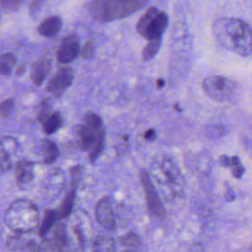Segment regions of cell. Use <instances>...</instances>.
<instances>
[{
	"mask_svg": "<svg viewBox=\"0 0 252 252\" xmlns=\"http://www.w3.org/2000/svg\"><path fill=\"white\" fill-rule=\"evenodd\" d=\"M75 199H76V190L72 189L70 192H68L66 194L61 205L56 210L57 217H58L59 220H64L70 216V214L72 213L74 204H75Z\"/></svg>",
	"mask_w": 252,
	"mask_h": 252,
	"instance_id": "e0dca14e",
	"label": "cell"
},
{
	"mask_svg": "<svg viewBox=\"0 0 252 252\" xmlns=\"http://www.w3.org/2000/svg\"><path fill=\"white\" fill-rule=\"evenodd\" d=\"M213 32L224 48L241 56L252 53V29L240 19L222 18L214 23Z\"/></svg>",
	"mask_w": 252,
	"mask_h": 252,
	"instance_id": "7a4b0ae2",
	"label": "cell"
},
{
	"mask_svg": "<svg viewBox=\"0 0 252 252\" xmlns=\"http://www.w3.org/2000/svg\"><path fill=\"white\" fill-rule=\"evenodd\" d=\"M62 26V21L58 16L46 18L37 28L38 32L45 37H52L58 33Z\"/></svg>",
	"mask_w": 252,
	"mask_h": 252,
	"instance_id": "2e32d148",
	"label": "cell"
},
{
	"mask_svg": "<svg viewBox=\"0 0 252 252\" xmlns=\"http://www.w3.org/2000/svg\"><path fill=\"white\" fill-rule=\"evenodd\" d=\"M24 71H25V65H24V64H21V65L18 67V69H17L16 73H17V75H18V76H20Z\"/></svg>",
	"mask_w": 252,
	"mask_h": 252,
	"instance_id": "836d02e7",
	"label": "cell"
},
{
	"mask_svg": "<svg viewBox=\"0 0 252 252\" xmlns=\"http://www.w3.org/2000/svg\"><path fill=\"white\" fill-rule=\"evenodd\" d=\"M34 179L33 162L22 159L16 164V180L21 188H27Z\"/></svg>",
	"mask_w": 252,
	"mask_h": 252,
	"instance_id": "4fadbf2b",
	"label": "cell"
},
{
	"mask_svg": "<svg viewBox=\"0 0 252 252\" xmlns=\"http://www.w3.org/2000/svg\"><path fill=\"white\" fill-rule=\"evenodd\" d=\"M80 42L75 35H68L61 41L57 49L56 57L60 63L68 64L73 62L80 54Z\"/></svg>",
	"mask_w": 252,
	"mask_h": 252,
	"instance_id": "8fae6325",
	"label": "cell"
},
{
	"mask_svg": "<svg viewBox=\"0 0 252 252\" xmlns=\"http://www.w3.org/2000/svg\"><path fill=\"white\" fill-rule=\"evenodd\" d=\"M96 221L105 229H113L115 226V218L111 206L110 199L104 197L100 199L94 209Z\"/></svg>",
	"mask_w": 252,
	"mask_h": 252,
	"instance_id": "7c38bea8",
	"label": "cell"
},
{
	"mask_svg": "<svg viewBox=\"0 0 252 252\" xmlns=\"http://www.w3.org/2000/svg\"><path fill=\"white\" fill-rule=\"evenodd\" d=\"M84 175V167L80 164L73 166L70 169V176H71V183L73 185V189H75L79 183L81 182Z\"/></svg>",
	"mask_w": 252,
	"mask_h": 252,
	"instance_id": "484cf974",
	"label": "cell"
},
{
	"mask_svg": "<svg viewBox=\"0 0 252 252\" xmlns=\"http://www.w3.org/2000/svg\"><path fill=\"white\" fill-rule=\"evenodd\" d=\"M163 85H164V81L163 80H158L157 81V87L159 89V88H161V87H163Z\"/></svg>",
	"mask_w": 252,
	"mask_h": 252,
	"instance_id": "e575fe53",
	"label": "cell"
},
{
	"mask_svg": "<svg viewBox=\"0 0 252 252\" xmlns=\"http://www.w3.org/2000/svg\"><path fill=\"white\" fill-rule=\"evenodd\" d=\"M43 3V0H33L31 3V7H30V12L31 14H34L37 13L39 11V9L41 8Z\"/></svg>",
	"mask_w": 252,
	"mask_h": 252,
	"instance_id": "1f68e13d",
	"label": "cell"
},
{
	"mask_svg": "<svg viewBox=\"0 0 252 252\" xmlns=\"http://www.w3.org/2000/svg\"><path fill=\"white\" fill-rule=\"evenodd\" d=\"M57 220H59L57 217L56 210H47L44 213L42 220L40 221V224H39V229H38L39 235L42 237L46 236L51 231V229L53 228Z\"/></svg>",
	"mask_w": 252,
	"mask_h": 252,
	"instance_id": "ac0fdd59",
	"label": "cell"
},
{
	"mask_svg": "<svg viewBox=\"0 0 252 252\" xmlns=\"http://www.w3.org/2000/svg\"><path fill=\"white\" fill-rule=\"evenodd\" d=\"M144 136H145V139H146V140H148V141H153V140H155V138H156V131L153 130V129L147 130Z\"/></svg>",
	"mask_w": 252,
	"mask_h": 252,
	"instance_id": "d6a6232c",
	"label": "cell"
},
{
	"mask_svg": "<svg viewBox=\"0 0 252 252\" xmlns=\"http://www.w3.org/2000/svg\"><path fill=\"white\" fill-rule=\"evenodd\" d=\"M51 237L47 244L54 252H73L79 246L75 232L71 233L68 225L64 222H56L51 229Z\"/></svg>",
	"mask_w": 252,
	"mask_h": 252,
	"instance_id": "ba28073f",
	"label": "cell"
},
{
	"mask_svg": "<svg viewBox=\"0 0 252 252\" xmlns=\"http://www.w3.org/2000/svg\"><path fill=\"white\" fill-rule=\"evenodd\" d=\"M151 181L160 199L175 204L185 196V181L177 165L167 158L157 159L149 172Z\"/></svg>",
	"mask_w": 252,
	"mask_h": 252,
	"instance_id": "6da1fadb",
	"label": "cell"
},
{
	"mask_svg": "<svg viewBox=\"0 0 252 252\" xmlns=\"http://www.w3.org/2000/svg\"><path fill=\"white\" fill-rule=\"evenodd\" d=\"M40 150L42 153L43 162L50 164L53 163L59 156V151L54 142L50 140H43L40 145Z\"/></svg>",
	"mask_w": 252,
	"mask_h": 252,
	"instance_id": "44dd1931",
	"label": "cell"
},
{
	"mask_svg": "<svg viewBox=\"0 0 252 252\" xmlns=\"http://www.w3.org/2000/svg\"><path fill=\"white\" fill-rule=\"evenodd\" d=\"M16 57L11 53L0 54V74L10 75L16 65Z\"/></svg>",
	"mask_w": 252,
	"mask_h": 252,
	"instance_id": "603a6c76",
	"label": "cell"
},
{
	"mask_svg": "<svg viewBox=\"0 0 252 252\" xmlns=\"http://www.w3.org/2000/svg\"><path fill=\"white\" fill-rule=\"evenodd\" d=\"M2 6L8 10H16L23 2V0H0Z\"/></svg>",
	"mask_w": 252,
	"mask_h": 252,
	"instance_id": "4dcf8cb0",
	"label": "cell"
},
{
	"mask_svg": "<svg viewBox=\"0 0 252 252\" xmlns=\"http://www.w3.org/2000/svg\"><path fill=\"white\" fill-rule=\"evenodd\" d=\"M51 67V59L49 57H44L39 59L32 68V81L35 86H40L48 75Z\"/></svg>",
	"mask_w": 252,
	"mask_h": 252,
	"instance_id": "9a60e30c",
	"label": "cell"
},
{
	"mask_svg": "<svg viewBox=\"0 0 252 252\" xmlns=\"http://www.w3.org/2000/svg\"><path fill=\"white\" fill-rule=\"evenodd\" d=\"M120 243L122 246H124L126 249H131L134 251H138L140 247V240L138 235H136L133 232H129L123 236L120 237L119 239Z\"/></svg>",
	"mask_w": 252,
	"mask_h": 252,
	"instance_id": "cb8c5ba5",
	"label": "cell"
},
{
	"mask_svg": "<svg viewBox=\"0 0 252 252\" xmlns=\"http://www.w3.org/2000/svg\"><path fill=\"white\" fill-rule=\"evenodd\" d=\"M225 133H226V128L220 124L210 125L206 129L207 136H209L211 138H220V137L224 136Z\"/></svg>",
	"mask_w": 252,
	"mask_h": 252,
	"instance_id": "4316f807",
	"label": "cell"
},
{
	"mask_svg": "<svg viewBox=\"0 0 252 252\" xmlns=\"http://www.w3.org/2000/svg\"><path fill=\"white\" fill-rule=\"evenodd\" d=\"M148 2L149 0H94L91 5V14L99 22H111L134 14Z\"/></svg>",
	"mask_w": 252,
	"mask_h": 252,
	"instance_id": "5b68a950",
	"label": "cell"
},
{
	"mask_svg": "<svg viewBox=\"0 0 252 252\" xmlns=\"http://www.w3.org/2000/svg\"><path fill=\"white\" fill-rule=\"evenodd\" d=\"M39 220L38 207L28 199L14 201L4 215L6 225L19 234L32 231L39 225Z\"/></svg>",
	"mask_w": 252,
	"mask_h": 252,
	"instance_id": "3957f363",
	"label": "cell"
},
{
	"mask_svg": "<svg viewBox=\"0 0 252 252\" xmlns=\"http://www.w3.org/2000/svg\"><path fill=\"white\" fill-rule=\"evenodd\" d=\"M16 153V143L11 139L0 141V168L5 171L13 166V156Z\"/></svg>",
	"mask_w": 252,
	"mask_h": 252,
	"instance_id": "5bb4252c",
	"label": "cell"
},
{
	"mask_svg": "<svg viewBox=\"0 0 252 252\" xmlns=\"http://www.w3.org/2000/svg\"><path fill=\"white\" fill-rule=\"evenodd\" d=\"M43 131L46 134L55 133L62 125V117L61 114L57 111L49 113V115L41 122Z\"/></svg>",
	"mask_w": 252,
	"mask_h": 252,
	"instance_id": "7402d4cb",
	"label": "cell"
},
{
	"mask_svg": "<svg viewBox=\"0 0 252 252\" xmlns=\"http://www.w3.org/2000/svg\"><path fill=\"white\" fill-rule=\"evenodd\" d=\"M140 178H141V183L142 187L145 193V198L147 202V207L149 211L156 217H162L165 213L164 207L162 205L161 199L154 187L149 172L146 170H141L140 173Z\"/></svg>",
	"mask_w": 252,
	"mask_h": 252,
	"instance_id": "9c48e42d",
	"label": "cell"
},
{
	"mask_svg": "<svg viewBox=\"0 0 252 252\" xmlns=\"http://www.w3.org/2000/svg\"><path fill=\"white\" fill-rule=\"evenodd\" d=\"M74 79V71L70 67H63L58 70L55 76L49 81L47 91L55 97L61 96L71 86Z\"/></svg>",
	"mask_w": 252,
	"mask_h": 252,
	"instance_id": "30bf717a",
	"label": "cell"
},
{
	"mask_svg": "<svg viewBox=\"0 0 252 252\" xmlns=\"http://www.w3.org/2000/svg\"><path fill=\"white\" fill-rule=\"evenodd\" d=\"M168 26V16L156 7H150L137 24L138 32L149 41L161 38Z\"/></svg>",
	"mask_w": 252,
	"mask_h": 252,
	"instance_id": "52a82bcc",
	"label": "cell"
},
{
	"mask_svg": "<svg viewBox=\"0 0 252 252\" xmlns=\"http://www.w3.org/2000/svg\"><path fill=\"white\" fill-rule=\"evenodd\" d=\"M78 136L83 151L89 153V160L95 161L101 155L105 144V129L101 118L94 112H88L79 126Z\"/></svg>",
	"mask_w": 252,
	"mask_h": 252,
	"instance_id": "277c9868",
	"label": "cell"
},
{
	"mask_svg": "<svg viewBox=\"0 0 252 252\" xmlns=\"http://www.w3.org/2000/svg\"><path fill=\"white\" fill-rule=\"evenodd\" d=\"M94 54V44L93 41H87L82 49L80 50V55L84 59H91Z\"/></svg>",
	"mask_w": 252,
	"mask_h": 252,
	"instance_id": "f546056e",
	"label": "cell"
},
{
	"mask_svg": "<svg viewBox=\"0 0 252 252\" xmlns=\"http://www.w3.org/2000/svg\"><path fill=\"white\" fill-rule=\"evenodd\" d=\"M21 250L22 252H44L45 244H40L35 241H29L25 243Z\"/></svg>",
	"mask_w": 252,
	"mask_h": 252,
	"instance_id": "83f0119b",
	"label": "cell"
},
{
	"mask_svg": "<svg viewBox=\"0 0 252 252\" xmlns=\"http://www.w3.org/2000/svg\"><path fill=\"white\" fill-rule=\"evenodd\" d=\"M15 106V100L13 98H6L0 103V115L8 116Z\"/></svg>",
	"mask_w": 252,
	"mask_h": 252,
	"instance_id": "f1b7e54d",
	"label": "cell"
},
{
	"mask_svg": "<svg viewBox=\"0 0 252 252\" xmlns=\"http://www.w3.org/2000/svg\"><path fill=\"white\" fill-rule=\"evenodd\" d=\"M207 95L219 102H231L239 94V87L233 80L220 75L207 77L203 82Z\"/></svg>",
	"mask_w": 252,
	"mask_h": 252,
	"instance_id": "8992f818",
	"label": "cell"
},
{
	"mask_svg": "<svg viewBox=\"0 0 252 252\" xmlns=\"http://www.w3.org/2000/svg\"><path fill=\"white\" fill-rule=\"evenodd\" d=\"M220 162L222 166H226L229 167L231 169L232 175L239 179L242 177L243 173H244V167L240 162V159L238 158V157L234 156V157H227V156H221L220 158Z\"/></svg>",
	"mask_w": 252,
	"mask_h": 252,
	"instance_id": "d6986e66",
	"label": "cell"
},
{
	"mask_svg": "<svg viewBox=\"0 0 252 252\" xmlns=\"http://www.w3.org/2000/svg\"><path fill=\"white\" fill-rule=\"evenodd\" d=\"M161 45V38H158L155 40H151L143 51V59L145 61H149L154 58L158 52Z\"/></svg>",
	"mask_w": 252,
	"mask_h": 252,
	"instance_id": "d4e9b609",
	"label": "cell"
},
{
	"mask_svg": "<svg viewBox=\"0 0 252 252\" xmlns=\"http://www.w3.org/2000/svg\"><path fill=\"white\" fill-rule=\"evenodd\" d=\"M121 252H137V251H134V250H131V249H126V248H125V250H123V251H121Z\"/></svg>",
	"mask_w": 252,
	"mask_h": 252,
	"instance_id": "d590c367",
	"label": "cell"
},
{
	"mask_svg": "<svg viewBox=\"0 0 252 252\" xmlns=\"http://www.w3.org/2000/svg\"><path fill=\"white\" fill-rule=\"evenodd\" d=\"M93 252H115L114 239L106 234L96 236L93 244Z\"/></svg>",
	"mask_w": 252,
	"mask_h": 252,
	"instance_id": "ffe728a7",
	"label": "cell"
}]
</instances>
